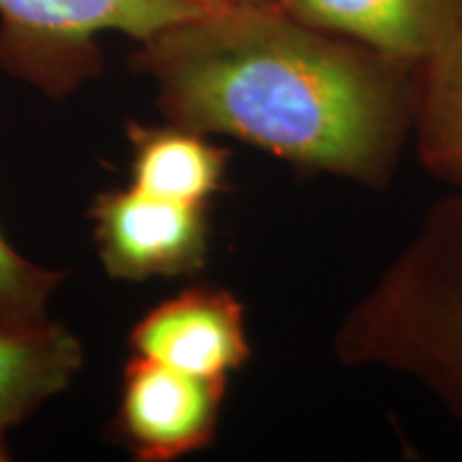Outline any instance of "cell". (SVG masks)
<instances>
[{"mask_svg":"<svg viewBox=\"0 0 462 462\" xmlns=\"http://www.w3.org/2000/svg\"><path fill=\"white\" fill-rule=\"evenodd\" d=\"M135 67L170 123L374 187L411 131L413 67L276 3L201 11L140 43Z\"/></svg>","mask_w":462,"mask_h":462,"instance_id":"obj_1","label":"cell"},{"mask_svg":"<svg viewBox=\"0 0 462 462\" xmlns=\"http://www.w3.org/2000/svg\"><path fill=\"white\" fill-rule=\"evenodd\" d=\"M346 366H377L429 390L462 426V193L439 201L334 334Z\"/></svg>","mask_w":462,"mask_h":462,"instance_id":"obj_2","label":"cell"},{"mask_svg":"<svg viewBox=\"0 0 462 462\" xmlns=\"http://www.w3.org/2000/svg\"><path fill=\"white\" fill-rule=\"evenodd\" d=\"M201 11L187 0H0V67L67 95L99 71V34L143 43Z\"/></svg>","mask_w":462,"mask_h":462,"instance_id":"obj_3","label":"cell"},{"mask_svg":"<svg viewBox=\"0 0 462 462\" xmlns=\"http://www.w3.org/2000/svg\"><path fill=\"white\" fill-rule=\"evenodd\" d=\"M90 221L99 259L112 279L142 282L193 274L208 259L206 206L157 198L131 184L97 195Z\"/></svg>","mask_w":462,"mask_h":462,"instance_id":"obj_4","label":"cell"},{"mask_svg":"<svg viewBox=\"0 0 462 462\" xmlns=\"http://www.w3.org/2000/svg\"><path fill=\"white\" fill-rule=\"evenodd\" d=\"M227 381L133 356L125 368L118 432L142 462H173L215 441Z\"/></svg>","mask_w":462,"mask_h":462,"instance_id":"obj_5","label":"cell"},{"mask_svg":"<svg viewBox=\"0 0 462 462\" xmlns=\"http://www.w3.org/2000/svg\"><path fill=\"white\" fill-rule=\"evenodd\" d=\"M131 349L182 373L227 381L251 356L245 306L225 289H184L135 323Z\"/></svg>","mask_w":462,"mask_h":462,"instance_id":"obj_6","label":"cell"},{"mask_svg":"<svg viewBox=\"0 0 462 462\" xmlns=\"http://www.w3.org/2000/svg\"><path fill=\"white\" fill-rule=\"evenodd\" d=\"M323 31L418 67L462 31V0H273Z\"/></svg>","mask_w":462,"mask_h":462,"instance_id":"obj_7","label":"cell"},{"mask_svg":"<svg viewBox=\"0 0 462 462\" xmlns=\"http://www.w3.org/2000/svg\"><path fill=\"white\" fill-rule=\"evenodd\" d=\"M84 366V346L62 323L0 319V435L65 392Z\"/></svg>","mask_w":462,"mask_h":462,"instance_id":"obj_8","label":"cell"},{"mask_svg":"<svg viewBox=\"0 0 462 462\" xmlns=\"http://www.w3.org/2000/svg\"><path fill=\"white\" fill-rule=\"evenodd\" d=\"M131 146V184L157 198L206 206L221 189L229 152L206 140V133L170 123L126 129Z\"/></svg>","mask_w":462,"mask_h":462,"instance_id":"obj_9","label":"cell"},{"mask_svg":"<svg viewBox=\"0 0 462 462\" xmlns=\"http://www.w3.org/2000/svg\"><path fill=\"white\" fill-rule=\"evenodd\" d=\"M411 131L421 165L462 190V31L413 69Z\"/></svg>","mask_w":462,"mask_h":462,"instance_id":"obj_10","label":"cell"},{"mask_svg":"<svg viewBox=\"0 0 462 462\" xmlns=\"http://www.w3.org/2000/svg\"><path fill=\"white\" fill-rule=\"evenodd\" d=\"M65 273L28 262L0 231V319H43Z\"/></svg>","mask_w":462,"mask_h":462,"instance_id":"obj_11","label":"cell"},{"mask_svg":"<svg viewBox=\"0 0 462 462\" xmlns=\"http://www.w3.org/2000/svg\"><path fill=\"white\" fill-rule=\"evenodd\" d=\"M187 3L195 5L199 9H221V7H229V5H238L236 0H187Z\"/></svg>","mask_w":462,"mask_h":462,"instance_id":"obj_12","label":"cell"},{"mask_svg":"<svg viewBox=\"0 0 462 462\" xmlns=\"http://www.w3.org/2000/svg\"><path fill=\"white\" fill-rule=\"evenodd\" d=\"M7 460H11L7 439H5V435H0V462H7Z\"/></svg>","mask_w":462,"mask_h":462,"instance_id":"obj_13","label":"cell"},{"mask_svg":"<svg viewBox=\"0 0 462 462\" xmlns=\"http://www.w3.org/2000/svg\"><path fill=\"white\" fill-rule=\"evenodd\" d=\"M238 5H262V3H273V0H236Z\"/></svg>","mask_w":462,"mask_h":462,"instance_id":"obj_14","label":"cell"}]
</instances>
